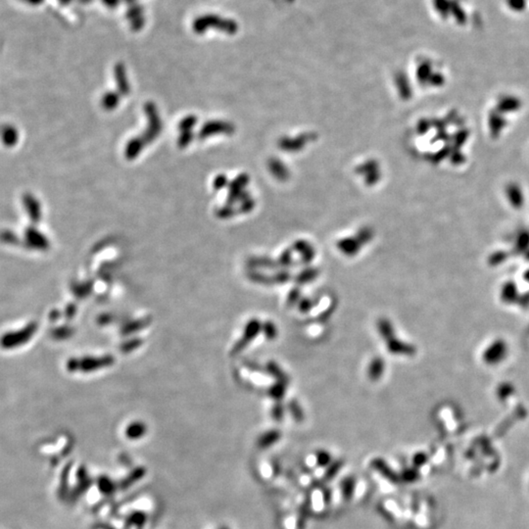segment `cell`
Segmentation results:
<instances>
[{
	"mask_svg": "<svg viewBox=\"0 0 529 529\" xmlns=\"http://www.w3.org/2000/svg\"><path fill=\"white\" fill-rule=\"evenodd\" d=\"M146 520V516L142 512H135L129 517V523L141 526Z\"/></svg>",
	"mask_w": 529,
	"mask_h": 529,
	"instance_id": "3957f363",
	"label": "cell"
},
{
	"mask_svg": "<svg viewBox=\"0 0 529 529\" xmlns=\"http://www.w3.org/2000/svg\"><path fill=\"white\" fill-rule=\"evenodd\" d=\"M143 431H144V428L143 427L140 426V425H136V426H132L130 427L127 431H126V434L128 437L130 438H139L141 437L142 434H143Z\"/></svg>",
	"mask_w": 529,
	"mask_h": 529,
	"instance_id": "6da1fadb",
	"label": "cell"
},
{
	"mask_svg": "<svg viewBox=\"0 0 529 529\" xmlns=\"http://www.w3.org/2000/svg\"><path fill=\"white\" fill-rule=\"evenodd\" d=\"M98 485H99L100 491L103 493L108 494L113 491V483L108 477H101L98 482Z\"/></svg>",
	"mask_w": 529,
	"mask_h": 529,
	"instance_id": "7a4b0ae2",
	"label": "cell"
}]
</instances>
